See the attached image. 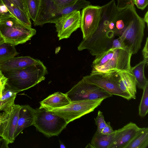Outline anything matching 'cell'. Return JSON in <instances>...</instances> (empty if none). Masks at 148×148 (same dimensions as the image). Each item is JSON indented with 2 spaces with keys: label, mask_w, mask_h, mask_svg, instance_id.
Wrapping results in <instances>:
<instances>
[{
  "label": "cell",
  "mask_w": 148,
  "mask_h": 148,
  "mask_svg": "<svg viewBox=\"0 0 148 148\" xmlns=\"http://www.w3.org/2000/svg\"><path fill=\"white\" fill-rule=\"evenodd\" d=\"M95 124L97 127V131L99 133H101L102 129L106 126V122L103 112L99 110L97 116L94 119Z\"/></svg>",
  "instance_id": "26"
},
{
  "label": "cell",
  "mask_w": 148,
  "mask_h": 148,
  "mask_svg": "<svg viewBox=\"0 0 148 148\" xmlns=\"http://www.w3.org/2000/svg\"><path fill=\"white\" fill-rule=\"evenodd\" d=\"M148 146V128H141L126 148H146Z\"/></svg>",
  "instance_id": "23"
},
{
  "label": "cell",
  "mask_w": 148,
  "mask_h": 148,
  "mask_svg": "<svg viewBox=\"0 0 148 148\" xmlns=\"http://www.w3.org/2000/svg\"><path fill=\"white\" fill-rule=\"evenodd\" d=\"M5 78V77L4 76L2 73V72L0 70V80L3 79Z\"/></svg>",
  "instance_id": "39"
},
{
  "label": "cell",
  "mask_w": 148,
  "mask_h": 148,
  "mask_svg": "<svg viewBox=\"0 0 148 148\" xmlns=\"http://www.w3.org/2000/svg\"><path fill=\"white\" fill-rule=\"evenodd\" d=\"M15 46L5 41L0 35V64L19 54Z\"/></svg>",
  "instance_id": "22"
},
{
  "label": "cell",
  "mask_w": 148,
  "mask_h": 148,
  "mask_svg": "<svg viewBox=\"0 0 148 148\" xmlns=\"http://www.w3.org/2000/svg\"><path fill=\"white\" fill-rule=\"evenodd\" d=\"M143 90L142 97L139 106V114L142 117L145 116L148 112V83Z\"/></svg>",
  "instance_id": "24"
},
{
  "label": "cell",
  "mask_w": 148,
  "mask_h": 148,
  "mask_svg": "<svg viewBox=\"0 0 148 148\" xmlns=\"http://www.w3.org/2000/svg\"><path fill=\"white\" fill-rule=\"evenodd\" d=\"M33 28L22 23L13 15L0 17V35L14 46L26 42L36 34Z\"/></svg>",
  "instance_id": "4"
},
{
  "label": "cell",
  "mask_w": 148,
  "mask_h": 148,
  "mask_svg": "<svg viewBox=\"0 0 148 148\" xmlns=\"http://www.w3.org/2000/svg\"><path fill=\"white\" fill-rule=\"evenodd\" d=\"M8 109L5 110H0V125L1 124L5 117L6 111Z\"/></svg>",
  "instance_id": "37"
},
{
  "label": "cell",
  "mask_w": 148,
  "mask_h": 148,
  "mask_svg": "<svg viewBox=\"0 0 148 148\" xmlns=\"http://www.w3.org/2000/svg\"><path fill=\"white\" fill-rule=\"evenodd\" d=\"M2 73L7 79L6 85L17 93L33 87L44 80L48 71L42 63L23 69L2 71Z\"/></svg>",
  "instance_id": "3"
},
{
  "label": "cell",
  "mask_w": 148,
  "mask_h": 148,
  "mask_svg": "<svg viewBox=\"0 0 148 148\" xmlns=\"http://www.w3.org/2000/svg\"><path fill=\"white\" fill-rule=\"evenodd\" d=\"M132 55L131 51L121 44L119 38H115L110 48L95 56L90 74L131 71Z\"/></svg>",
  "instance_id": "2"
},
{
  "label": "cell",
  "mask_w": 148,
  "mask_h": 148,
  "mask_svg": "<svg viewBox=\"0 0 148 148\" xmlns=\"http://www.w3.org/2000/svg\"></svg>",
  "instance_id": "44"
},
{
  "label": "cell",
  "mask_w": 148,
  "mask_h": 148,
  "mask_svg": "<svg viewBox=\"0 0 148 148\" xmlns=\"http://www.w3.org/2000/svg\"><path fill=\"white\" fill-rule=\"evenodd\" d=\"M15 98L3 101L0 100V110H5L14 104Z\"/></svg>",
  "instance_id": "30"
},
{
  "label": "cell",
  "mask_w": 148,
  "mask_h": 148,
  "mask_svg": "<svg viewBox=\"0 0 148 148\" xmlns=\"http://www.w3.org/2000/svg\"><path fill=\"white\" fill-rule=\"evenodd\" d=\"M66 94L71 102L106 99L112 95L99 87L89 83L83 79L75 85Z\"/></svg>",
  "instance_id": "9"
},
{
  "label": "cell",
  "mask_w": 148,
  "mask_h": 148,
  "mask_svg": "<svg viewBox=\"0 0 148 148\" xmlns=\"http://www.w3.org/2000/svg\"><path fill=\"white\" fill-rule=\"evenodd\" d=\"M101 6L89 5L83 9L80 28L83 39L91 36L97 29L101 19Z\"/></svg>",
  "instance_id": "10"
},
{
  "label": "cell",
  "mask_w": 148,
  "mask_h": 148,
  "mask_svg": "<svg viewBox=\"0 0 148 148\" xmlns=\"http://www.w3.org/2000/svg\"><path fill=\"white\" fill-rule=\"evenodd\" d=\"M141 128L135 123L130 122L115 130L114 137L109 148H126Z\"/></svg>",
  "instance_id": "13"
},
{
  "label": "cell",
  "mask_w": 148,
  "mask_h": 148,
  "mask_svg": "<svg viewBox=\"0 0 148 148\" xmlns=\"http://www.w3.org/2000/svg\"></svg>",
  "instance_id": "45"
},
{
  "label": "cell",
  "mask_w": 148,
  "mask_h": 148,
  "mask_svg": "<svg viewBox=\"0 0 148 148\" xmlns=\"http://www.w3.org/2000/svg\"><path fill=\"white\" fill-rule=\"evenodd\" d=\"M143 20L147 24V27H148V12L147 11L144 17L143 18Z\"/></svg>",
  "instance_id": "38"
},
{
  "label": "cell",
  "mask_w": 148,
  "mask_h": 148,
  "mask_svg": "<svg viewBox=\"0 0 148 148\" xmlns=\"http://www.w3.org/2000/svg\"><path fill=\"white\" fill-rule=\"evenodd\" d=\"M12 15H13L8 10L5 5H0V17Z\"/></svg>",
  "instance_id": "34"
},
{
  "label": "cell",
  "mask_w": 148,
  "mask_h": 148,
  "mask_svg": "<svg viewBox=\"0 0 148 148\" xmlns=\"http://www.w3.org/2000/svg\"><path fill=\"white\" fill-rule=\"evenodd\" d=\"M12 0L18 8L24 12L29 17L27 7V0Z\"/></svg>",
  "instance_id": "29"
},
{
  "label": "cell",
  "mask_w": 148,
  "mask_h": 148,
  "mask_svg": "<svg viewBox=\"0 0 148 148\" xmlns=\"http://www.w3.org/2000/svg\"><path fill=\"white\" fill-rule=\"evenodd\" d=\"M86 147L93 148V147L90 143H89L88 144Z\"/></svg>",
  "instance_id": "41"
},
{
  "label": "cell",
  "mask_w": 148,
  "mask_h": 148,
  "mask_svg": "<svg viewBox=\"0 0 148 148\" xmlns=\"http://www.w3.org/2000/svg\"><path fill=\"white\" fill-rule=\"evenodd\" d=\"M76 0H53L55 5L59 10L69 5Z\"/></svg>",
  "instance_id": "28"
},
{
  "label": "cell",
  "mask_w": 148,
  "mask_h": 148,
  "mask_svg": "<svg viewBox=\"0 0 148 148\" xmlns=\"http://www.w3.org/2000/svg\"><path fill=\"white\" fill-rule=\"evenodd\" d=\"M117 9L115 34L121 44L129 49L132 54H135L141 47L145 22L137 14L133 4L127 5Z\"/></svg>",
  "instance_id": "1"
},
{
  "label": "cell",
  "mask_w": 148,
  "mask_h": 148,
  "mask_svg": "<svg viewBox=\"0 0 148 148\" xmlns=\"http://www.w3.org/2000/svg\"><path fill=\"white\" fill-rule=\"evenodd\" d=\"M81 16L79 10L75 11L57 20L55 24L59 40L69 38L74 32L80 27Z\"/></svg>",
  "instance_id": "11"
},
{
  "label": "cell",
  "mask_w": 148,
  "mask_h": 148,
  "mask_svg": "<svg viewBox=\"0 0 148 148\" xmlns=\"http://www.w3.org/2000/svg\"><path fill=\"white\" fill-rule=\"evenodd\" d=\"M17 127L14 134L15 138L25 128L33 125L35 109L28 105H21Z\"/></svg>",
  "instance_id": "16"
},
{
  "label": "cell",
  "mask_w": 148,
  "mask_h": 148,
  "mask_svg": "<svg viewBox=\"0 0 148 148\" xmlns=\"http://www.w3.org/2000/svg\"><path fill=\"white\" fill-rule=\"evenodd\" d=\"M59 143L60 144V148H65L66 147L64 144L61 142L60 140H59Z\"/></svg>",
  "instance_id": "40"
},
{
  "label": "cell",
  "mask_w": 148,
  "mask_h": 148,
  "mask_svg": "<svg viewBox=\"0 0 148 148\" xmlns=\"http://www.w3.org/2000/svg\"><path fill=\"white\" fill-rule=\"evenodd\" d=\"M17 93L10 89L6 85L0 98V101H3L16 97Z\"/></svg>",
  "instance_id": "27"
},
{
  "label": "cell",
  "mask_w": 148,
  "mask_h": 148,
  "mask_svg": "<svg viewBox=\"0 0 148 148\" xmlns=\"http://www.w3.org/2000/svg\"><path fill=\"white\" fill-rule=\"evenodd\" d=\"M134 3L138 8L143 10L148 5V0H134Z\"/></svg>",
  "instance_id": "31"
},
{
  "label": "cell",
  "mask_w": 148,
  "mask_h": 148,
  "mask_svg": "<svg viewBox=\"0 0 148 148\" xmlns=\"http://www.w3.org/2000/svg\"><path fill=\"white\" fill-rule=\"evenodd\" d=\"M60 17L58 9L53 0H40L39 10L33 24L39 26L48 23H55Z\"/></svg>",
  "instance_id": "14"
},
{
  "label": "cell",
  "mask_w": 148,
  "mask_h": 148,
  "mask_svg": "<svg viewBox=\"0 0 148 148\" xmlns=\"http://www.w3.org/2000/svg\"><path fill=\"white\" fill-rule=\"evenodd\" d=\"M143 60L148 62V38H147L146 42L142 51Z\"/></svg>",
  "instance_id": "33"
},
{
  "label": "cell",
  "mask_w": 148,
  "mask_h": 148,
  "mask_svg": "<svg viewBox=\"0 0 148 148\" xmlns=\"http://www.w3.org/2000/svg\"><path fill=\"white\" fill-rule=\"evenodd\" d=\"M130 0L131 2H132L133 3V4H134V0Z\"/></svg>",
  "instance_id": "43"
},
{
  "label": "cell",
  "mask_w": 148,
  "mask_h": 148,
  "mask_svg": "<svg viewBox=\"0 0 148 148\" xmlns=\"http://www.w3.org/2000/svg\"><path fill=\"white\" fill-rule=\"evenodd\" d=\"M8 143L4 139L0 138V148H8Z\"/></svg>",
  "instance_id": "36"
},
{
  "label": "cell",
  "mask_w": 148,
  "mask_h": 148,
  "mask_svg": "<svg viewBox=\"0 0 148 148\" xmlns=\"http://www.w3.org/2000/svg\"><path fill=\"white\" fill-rule=\"evenodd\" d=\"M42 63L40 60L29 56L14 57L0 64V70L2 72L22 69Z\"/></svg>",
  "instance_id": "15"
},
{
  "label": "cell",
  "mask_w": 148,
  "mask_h": 148,
  "mask_svg": "<svg viewBox=\"0 0 148 148\" xmlns=\"http://www.w3.org/2000/svg\"><path fill=\"white\" fill-rule=\"evenodd\" d=\"M148 63L145 60H143L134 66L131 67V71L135 78L136 86L139 88L143 90L148 83L144 73L145 66Z\"/></svg>",
  "instance_id": "19"
},
{
  "label": "cell",
  "mask_w": 148,
  "mask_h": 148,
  "mask_svg": "<svg viewBox=\"0 0 148 148\" xmlns=\"http://www.w3.org/2000/svg\"><path fill=\"white\" fill-rule=\"evenodd\" d=\"M114 28H104L99 26L95 32L90 36L83 39L77 47L81 51L87 50L95 56L110 48L116 36Z\"/></svg>",
  "instance_id": "5"
},
{
  "label": "cell",
  "mask_w": 148,
  "mask_h": 148,
  "mask_svg": "<svg viewBox=\"0 0 148 148\" xmlns=\"http://www.w3.org/2000/svg\"><path fill=\"white\" fill-rule=\"evenodd\" d=\"M7 82V79L6 77L0 80V98L2 96V92L5 88V86L6 85Z\"/></svg>",
  "instance_id": "35"
},
{
  "label": "cell",
  "mask_w": 148,
  "mask_h": 148,
  "mask_svg": "<svg viewBox=\"0 0 148 148\" xmlns=\"http://www.w3.org/2000/svg\"><path fill=\"white\" fill-rule=\"evenodd\" d=\"M120 80L125 88L127 93L131 99H135L136 84L135 78L131 71H122L118 72Z\"/></svg>",
  "instance_id": "18"
},
{
  "label": "cell",
  "mask_w": 148,
  "mask_h": 148,
  "mask_svg": "<svg viewBox=\"0 0 148 148\" xmlns=\"http://www.w3.org/2000/svg\"><path fill=\"white\" fill-rule=\"evenodd\" d=\"M119 76L118 72L90 74L84 76L86 82L94 84L112 95L121 97L127 100L131 98L127 94L122 91L119 85Z\"/></svg>",
  "instance_id": "8"
},
{
  "label": "cell",
  "mask_w": 148,
  "mask_h": 148,
  "mask_svg": "<svg viewBox=\"0 0 148 148\" xmlns=\"http://www.w3.org/2000/svg\"><path fill=\"white\" fill-rule=\"evenodd\" d=\"M115 130H114L111 126L110 122L106 123V125L102 130L101 133L103 134H110L114 133Z\"/></svg>",
  "instance_id": "32"
},
{
  "label": "cell",
  "mask_w": 148,
  "mask_h": 148,
  "mask_svg": "<svg viewBox=\"0 0 148 148\" xmlns=\"http://www.w3.org/2000/svg\"><path fill=\"white\" fill-rule=\"evenodd\" d=\"M21 107V105L14 104L8 109L1 123V137L8 144L13 143L15 140L14 135L17 127Z\"/></svg>",
  "instance_id": "12"
},
{
  "label": "cell",
  "mask_w": 148,
  "mask_h": 148,
  "mask_svg": "<svg viewBox=\"0 0 148 148\" xmlns=\"http://www.w3.org/2000/svg\"><path fill=\"white\" fill-rule=\"evenodd\" d=\"M40 0H27V7L29 17L34 21L37 17L40 5Z\"/></svg>",
  "instance_id": "25"
},
{
  "label": "cell",
  "mask_w": 148,
  "mask_h": 148,
  "mask_svg": "<svg viewBox=\"0 0 148 148\" xmlns=\"http://www.w3.org/2000/svg\"><path fill=\"white\" fill-rule=\"evenodd\" d=\"M115 134H105L97 131L93 135L90 144L93 148H109L111 144Z\"/></svg>",
  "instance_id": "21"
},
{
  "label": "cell",
  "mask_w": 148,
  "mask_h": 148,
  "mask_svg": "<svg viewBox=\"0 0 148 148\" xmlns=\"http://www.w3.org/2000/svg\"><path fill=\"white\" fill-rule=\"evenodd\" d=\"M4 4L3 3L1 0H0V5H4Z\"/></svg>",
  "instance_id": "42"
},
{
  "label": "cell",
  "mask_w": 148,
  "mask_h": 148,
  "mask_svg": "<svg viewBox=\"0 0 148 148\" xmlns=\"http://www.w3.org/2000/svg\"><path fill=\"white\" fill-rule=\"evenodd\" d=\"M105 99L103 97L93 100L71 101L63 107L47 111L63 117L68 124L93 112Z\"/></svg>",
  "instance_id": "7"
},
{
  "label": "cell",
  "mask_w": 148,
  "mask_h": 148,
  "mask_svg": "<svg viewBox=\"0 0 148 148\" xmlns=\"http://www.w3.org/2000/svg\"><path fill=\"white\" fill-rule=\"evenodd\" d=\"M70 102L65 93L58 92L49 95L41 101L39 108L49 110L63 107Z\"/></svg>",
  "instance_id": "17"
},
{
  "label": "cell",
  "mask_w": 148,
  "mask_h": 148,
  "mask_svg": "<svg viewBox=\"0 0 148 148\" xmlns=\"http://www.w3.org/2000/svg\"><path fill=\"white\" fill-rule=\"evenodd\" d=\"M4 5L12 14L22 23L31 27L30 18L23 11L18 8L12 0H1Z\"/></svg>",
  "instance_id": "20"
},
{
  "label": "cell",
  "mask_w": 148,
  "mask_h": 148,
  "mask_svg": "<svg viewBox=\"0 0 148 148\" xmlns=\"http://www.w3.org/2000/svg\"><path fill=\"white\" fill-rule=\"evenodd\" d=\"M33 125L47 137L58 136L68 124L63 117L42 108L35 109Z\"/></svg>",
  "instance_id": "6"
}]
</instances>
